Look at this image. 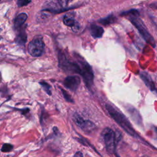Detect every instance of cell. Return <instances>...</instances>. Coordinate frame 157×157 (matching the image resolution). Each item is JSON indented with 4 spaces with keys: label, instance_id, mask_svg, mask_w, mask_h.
I'll use <instances>...</instances> for the list:
<instances>
[{
    "label": "cell",
    "instance_id": "1",
    "mask_svg": "<svg viewBox=\"0 0 157 157\" xmlns=\"http://www.w3.org/2000/svg\"><path fill=\"white\" fill-rule=\"evenodd\" d=\"M139 12L136 9H131L121 14V16L128 17L129 21L137 28L144 41L151 46L155 47L156 46L155 41L147 30L143 21L139 17Z\"/></svg>",
    "mask_w": 157,
    "mask_h": 157
},
{
    "label": "cell",
    "instance_id": "2",
    "mask_svg": "<svg viewBox=\"0 0 157 157\" xmlns=\"http://www.w3.org/2000/svg\"><path fill=\"white\" fill-rule=\"evenodd\" d=\"M106 109L110 117L121 126L127 133L133 137H138L136 132L128 118L115 107L109 104H106Z\"/></svg>",
    "mask_w": 157,
    "mask_h": 157
},
{
    "label": "cell",
    "instance_id": "3",
    "mask_svg": "<svg viewBox=\"0 0 157 157\" xmlns=\"http://www.w3.org/2000/svg\"><path fill=\"white\" fill-rule=\"evenodd\" d=\"M79 63L80 67V75L84 79L86 86L90 88L93 85L94 74L92 67L87 62L84 61H79Z\"/></svg>",
    "mask_w": 157,
    "mask_h": 157
},
{
    "label": "cell",
    "instance_id": "4",
    "mask_svg": "<svg viewBox=\"0 0 157 157\" xmlns=\"http://www.w3.org/2000/svg\"><path fill=\"white\" fill-rule=\"evenodd\" d=\"M102 136L107 152L110 154L114 153L116 145L115 135L114 131L109 128H106L102 132Z\"/></svg>",
    "mask_w": 157,
    "mask_h": 157
},
{
    "label": "cell",
    "instance_id": "5",
    "mask_svg": "<svg viewBox=\"0 0 157 157\" xmlns=\"http://www.w3.org/2000/svg\"><path fill=\"white\" fill-rule=\"evenodd\" d=\"M44 43L41 37H36L31 42L28 46V51L29 54L34 57H41L44 51Z\"/></svg>",
    "mask_w": 157,
    "mask_h": 157
},
{
    "label": "cell",
    "instance_id": "6",
    "mask_svg": "<svg viewBox=\"0 0 157 157\" xmlns=\"http://www.w3.org/2000/svg\"><path fill=\"white\" fill-rule=\"evenodd\" d=\"M80 84V78L77 76H68L63 82L64 86L72 92H76Z\"/></svg>",
    "mask_w": 157,
    "mask_h": 157
},
{
    "label": "cell",
    "instance_id": "7",
    "mask_svg": "<svg viewBox=\"0 0 157 157\" xmlns=\"http://www.w3.org/2000/svg\"><path fill=\"white\" fill-rule=\"evenodd\" d=\"M63 23L65 25L71 27L73 30L75 32L79 30L80 26L79 24L71 15H65L63 17Z\"/></svg>",
    "mask_w": 157,
    "mask_h": 157
},
{
    "label": "cell",
    "instance_id": "8",
    "mask_svg": "<svg viewBox=\"0 0 157 157\" xmlns=\"http://www.w3.org/2000/svg\"><path fill=\"white\" fill-rule=\"evenodd\" d=\"M90 31L92 36L95 39L102 38L104 32V29L101 27L95 24H93L90 26Z\"/></svg>",
    "mask_w": 157,
    "mask_h": 157
},
{
    "label": "cell",
    "instance_id": "9",
    "mask_svg": "<svg viewBox=\"0 0 157 157\" xmlns=\"http://www.w3.org/2000/svg\"><path fill=\"white\" fill-rule=\"evenodd\" d=\"M127 111L129 112L130 116L133 119V120L136 122V123L138 124L139 125H142V118L138 112V111L133 107H128L127 108Z\"/></svg>",
    "mask_w": 157,
    "mask_h": 157
},
{
    "label": "cell",
    "instance_id": "10",
    "mask_svg": "<svg viewBox=\"0 0 157 157\" xmlns=\"http://www.w3.org/2000/svg\"><path fill=\"white\" fill-rule=\"evenodd\" d=\"M28 18V16L25 13H21L15 19L14 21V27L16 29L21 28L25 22H26Z\"/></svg>",
    "mask_w": 157,
    "mask_h": 157
},
{
    "label": "cell",
    "instance_id": "11",
    "mask_svg": "<svg viewBox=\"0 0 157 157\" xmlns=\"http://www.w3.org/2000/svg\"><path fill=\"white\" fill-rule=\"evenodd\" d=\"M140 77L144 83L146 84V85L151 90L154 91L155 90V85L151 79V77L149 76V75L145 73H140Z\"/></svg>",
    "mask_w": 157,
    "mask_h": 157
},
{
    "label": "cell",
    "instance_id": "12",
    "mask_svg": "<svg viewBox=\"0 0 157 157\" xmlns=\"http://www.w3.org/2000/svg\"><path fill=\"white\" fill-rule=\"evenodd\" d=\"M27 40V35L25 32V30L21 29L16 36V42L19 45H24Z\"/></svg>",
    "mask_w": 157,
    "mask_h": 157
},
{
    "label": "cell",
    "instance_id": "13",
    "mask_svg": "<svg viewBox=\"0 0 157 157\" xmlns=\"http://www.w3.org/2000/svg\"><path fill=\"white\" fill-rule=\"evenodd\" d=\"M81 129L86 133H91L96 129V125L92 121L86 120Z\"/></svg>",
    "mask_w": 157,
    "mask_h": 157
},
{
    "label": "cell",
    "instance_id": "14",
    "mask_svg": "<svg viewBox=\"0 0 157 157\" xmlns=\"http://www.w3.org/2000/svg\"><path fill=\"white\" fill-rule=\"evenodd\" d=\"M116 20H117V19H116L115 16L114 14H110V15L108 16L107 17H106V18L100 19L99 21V22L104 26H107V25H109L110 24L115 23Z\"/></svg>",
    "mask_w": 157,
    "mask_h": 157
},
{
    "label": "cell",
    "instance_id": "15",
    "mask_svg": "<svg viewBox=\"0 0 157 157\" xmlns=\"http://www.w3.org/2000/svg\"><path fill=\"white\" fill-rule=\"evenodd\" d=\"M73 120L76 123V124L79 126L80 128L83 126L85 120H84L80 115H79L77 113H75L73 115Z\"/></svg>",
    "mask_w": 157,
    "mask_h": 157
},
{
    "label": "cell",
    "instance_id": "16",
    "mask_svg": "<svg viewBox=\"0 0 157 157\" xmlns=\"http://www.w3.org/2000/svg\"><path fill=\"white\" fill-rule=\"evenodd\" d=\"M39 84L41 85V87L43 88V89L45 90V92L49 95H52V92H51V86L47 82H41Z\"/></svg>",
    "mask_w": 157,
    "mask_h": 157
},
{
    "label": "cell",
    "instance_id": "17",
    "mask_svg": "<svg viewBox=\"0 0 157 157\" xmlns=\"http://www.w3.org/2000/svg\"><path fill=\"white\" fill-rule=\"evenodd\" d=\"M13 145L11 144H4L2 148V151L4 153L11 151L13 149Z\"/></svg>",
    "mask_w": 157,
    "mask_h": 157
},
{
    "label": "cell",
    "instance_id": "18",
    "mask_svg": "<svg viewBox=\"0 0 157 157\" xmlns=\"http://www.w3.org/2000/svg\"><path fill=\"white\" fill-rule=\"evenodd\" d=\"M61 90H62V93H63V96H64V98H65V99H66V101L67 102H69V103H74V101H73V98H72V96H71L66 90H65L63 89V88H61Z\"/></svg>",
    "mask_w": 157,
    "mask_h": 157
},
{
    "label": "cell",
    "instance_id": "19",
    "mask_svg": "<svg viewBox=\"0 0 157 157\" xmlns=\"http://www.w3.org/2000/svg\"><path fill=\"white\" fill-rule=\"evenodd\" d=\"M31 3V0H17V6L19 7H23L29 5Z\"/></svg>",
    "mask_w": 157,
    "mask_h": 157
},
{
    "label": "cell",
    "instance_id": "20",
    "mask_svg": "<svg viewBox=\"0 0 157 157\" xmlns=\"http://www.w3.org/2000/svg\"><path fill=\"white\" fill-rule=\"evenodd\" d=\"M57 2L62 8H65L68 5L69 0H57Z\"/></svg>",
    "mask_w": 157,
    "mask_h": 157
},
{
    "label": "cell",
    "instance_id": "21",
    "mask_svg": "<svg viewBox=\"0 0 157 157\" xmlns=\"http://www.w3.org/2000/svg\"><path fill=\"white\" fill-rule=\"evenodd\" d=\"M74 156H82L83 155H82V153L80 151H78V152H77V153L74 155Z\"/></svg>",
    "mask_w": 157,
    "mask_h": 157
},
{
    "label": "cell",
    "instance_id": "22",
    "mask_svg": "<svg viewBox=\"0 0 157 157\" xmlns=\"http://www.w3.org/2000/svg\"><path fill=\"white\" fill-rule=\"evenodd\" d=\"M151 7H153V8H155V9H157V3H155V4L151 5Z\"/></svg>",
    "mask_w": 157,
    "mask_h": 157
},
{
    "label": "cell",
    "instance_id": "23",
    "mask_svg": "<svg viewBox=\"0 0 157 157\" xmlns=\"http://www.w3.org/2000/svg\"><path fill=\"white\" fill-rule=\"evenodd\" d=\"M155 132H156V134H157V127H155Z\"/></svg>",
    "mask_w": 157,
    "mask_h": 157
},
{
    "label": "cell",
    "instance_id": "24",
    "mask_svg": "<svg viewBox=\"0 0 157 157\" xmlns=\"http://www.w3.org/2000/svg\"><path fill=\"white\" fill-rule=\"evenodd\" d=\"M0 2H2V0H0Z\"/></svg>",
    "mask_w": 157,
    "mask_h": 157
}]
</instances>
